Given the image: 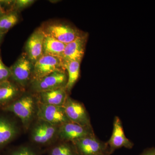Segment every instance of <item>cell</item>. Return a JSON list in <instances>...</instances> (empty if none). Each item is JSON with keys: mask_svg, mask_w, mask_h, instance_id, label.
I'll return each mask as SVG.
<instances>
[{"mask_svg": "<svg viewBox=\"0 0 155 155\" xmlns=\"http://www.w3.org/2000/svg\"><path fill=\"white\" fill-rule=\"evenodd\" d=\"M35 102L31 96H23L19 99L4 108L19 117L23 126L28 128L35 113Z\"/></svg>", "mask_w": 155, "mask_h": 155, "instance_id": "1", "label": "cell"}, {"mask_svg": "<svg viewBox=\"0 0 155 155\" xmlns=\"http://www.w3.org/2000/svg\"><path fill=\"white\" fill-rule=\"evenodd\" d=\"M42 29L45 34L66 45L85 33L72 25L58 22L51 23Z\"/></svg>", "mask_w": 155, "mask_h": 155, "instance_id": "2", "label": "cell"}, {"mask_svg": "<svg viewBox=\"0 0 155 155\" xmlns=\"http://www.w3.org/2000/svg\"><path fill=\"white\" fill-rule=\"evenodd\" d=\"M61 58L43 55L33 64L32 80L40 79L58 71H65Z\"/></svg>", "mask_w": 155, "mask_h": 155, "instance_id": "3", "label": "cell"}, {"mask_svg": "<svg viewBox=\"0 0 155 155\" xmlns=\"http://www.w3.org/2000/svg\"><path fill=\"white\" fill-rule=\"evenodd\" d=\"M68 77L65 71H58L47 76L32 81L31 88L40 93L64 88L66 86Z\"/></svg>", "mask_w": 155, "mask_h": 155, "instance_id": "4", "label": "cell"}, {"mask_svg": "<svg viewBox=\"0 0 155 155\" xmlns=\"http://www.w3.org/2000/svg\"><path fill=\"white\" fill-rule=\"evenodd\" d=\"M37 116L39 119L45 121L55 126L70 122L66 115L63 107L51 105L40 103Z\"/></svg>", "mask_w": 155, "mask_h": 155, "instance_id": "5", "label": "cell"}, {"mask_svg": "<svg viewBox=\"0 0 155 155\" xmlns=\"http://www.w3.org/2000/svg\"><path fill=\"white\" fill-rule=\"evenodd\" d=\"M33 64L27 54H22L11 67V77L21 86L28 84L32 75Z\"/></svg>", "mask_w": 155, "mask_h": 155, "instance_id": "6", "label": "cell"}, {"mask_svg": "<svg viewBox=\"0 0 155 155\" xmlns=\"http://www.w3.org/2000/svg\"><path fill=\"white\" fill-rule=\"evenodd\" d=\"M63 107L70 122L84 127H91L88 114L81 103L67 97Z\"/></svg>", "mask_w": 155, "mask_h": 155, "instance_id": "7", "label": "cell"}, {"mask_svg": "<svg viewBox=\"0 0 155 155\" xmlns=\"http://www.w3.org/2000/svg\"><path fill=\"white\" fill-rule=\"evenodd\" d=\"M57 134L61 139L73 142L94 135L91 127H84L71 122L60 126Z\"/></svg>", "mask_w": 155, "mask_h": 155, "instance_id": "8", "label": "cell"}, {"mask_svg": "<svg viewBox=\"0 0 155 155\" xmlns=\"http://www.w3.org/2000/svg\"><path fill=\"white\" fill-rule=\"evenodd\" d=\"M87 38V34L85 33L82 36L66 45L61 58L63 62L81 61L85 52Z\"/></svg>", "mask_w": 155, "mask_h": 155, "instance_id": "9", "label": "cell"}, {"mask_svg": "<svg viewBox=\"0 0 155 155\" xmlns=\"http://www.w3.org/2000/svg\"><path fill=\"white\" fill-rule=\"evenodd\" d=\"M45 33L42 28L33 32L28 38L25 45L26 54L34 64L43 55Z\"/></svg>", "mask_w": 155, "mask_h": 155, "instance_id": "10", "label": "cell"}, {"mask_svg": "<svg viewBox=\"0 0 155 155\" xmlns=\"http://www.w3.org/2000/svg\"><path fill=\"white\" fill-rule=\"evenodd\" d=\"M79 152L82 155H101L104 154L107 147L95 136H89L73 142Z\"/></svg>", "mask_w": 155, "mask_h": 155, "instance_id": "11", "label": "cell"}, {"mask_svg": "<svg viewBox=\"0 0 155 155\" xmlns=\"http://www.w3.org/2000/svg\"><path fill=\"white\" fill-rule=\"evenodd\" d=\"M57 126L40 120L31 131L32 140L38 144H44L51 141L58 133Z\"/></svg>", "mask_w": 155, "mask_h": 155, "instance_id": "12", "label": "cell"}, {"mask_svg": "<svg viewBox=\"0 0 155 155\" xmlns=\"http://www.w3.org/2000/svg\"><path fill=\"white\" fill-rule=\"evenodd\" d=\"M108 144L111 152L123 147L130 149L133 146V143L126 137L122 121L118 116L114 119L113 132Z\"/></svg>", "mask_w": 155, "mask_h": 155, "instance_id": "13", "label": "cell"}, {"mask_svg": "<svg viewBox=\"0 0 155 155\" xmlns=\"http://www.w3.org/2000/svg\"><path fill=\"white\" fill-rule=\"evenodd\" d=\"M65 87L40 93V103L51 105L63 107L67 97Z\"/></svg>", "mask_w": 155, "mask_h": 155, "instance_id": "14", "label": "cell"}, {"mask_svg": "<svg viewBox=\"0 0 155 155\" xmlns=\"http://www.w3.org/2000/svg\"><path fill=\"white\" fill-rule=\"evenodd\" d=\"M18 129L13 121L0 117V147L13 140L17 136Z\"/></svg>", "mask_w": 155, "mask_h": 155, "instance_id": "15", "label": "cell"}, {"mask_svg": "<svg viewBox=\"0 0 155 155\" xmlns=\"http://www.w3.org/2000/svg\"><path fill=\"white\" fill-rule=\"evenodd\" d=\"M43 55L62 58L66 44L45 34Z\"/></svg>", "mask_w": 155, "mask_h": 155, "instance_id": "16", "label": "cell"}, {"mask_svg": "<svg viewBox=\"0 0 155 155\" xmlns=\"http://www.w3.org/2000/svg\"><path fill=\"white\" fill-rule=\"evenodd\" d=\"M81 62L69 61L63 62L64 68L68 72V80L65 87L67 92L71 91L79 78Z\"/></svg>", "mask_w": 155, "mask_h": 155, "instance_id": "17", "label": "cell"}, {"mask_svg": "<svg viewBox=\"0 0 155 155\" xmlns=\"http://www.w3.org/2000/svg\"><path fill=\"white\" fill-rule=\"evenodd\" d=\"M18 93L19 89L17 87L8 81L0 83V104L11 101Z\"/></svg>", "mask_w": 155, "mask_h": 155, "instance_id": "18", "label": "cell"}, {"mask_svg": "<svg viewBox=\"0 0 155 155\" xmlns=\"http://www.w3.org/2000/svg\"><path fill=\"white\" fill-rule=\"evenodd\" d=\"M18 16L16 13L5 14L0 18V33L4 34L17 24Z\"/></svg>", "mask_w": 155, "mask_h": 155, "instance_id": "19", "label": "cell"}, {"mask_svg": "<svg viewBox=\"0 0 155 155\" xmlns=\"http://www.w3.org/2000/svg\"><path fill=\"white\" fill-rule=\"evenodd\" d=\"M50 155H76V154L69 145L62 144L53 148Z\"/></svg>", "mask_w": 155, "mask_h": 155, "instance_id": "20", "label": "cell"}, {"mask_svg": "<svg viewBox=\"0 0 155 155\" xmlns=\"http://www.w3.org/2000/svg\"><path fill=\"white\" fill-rule=\"evenodd\" d=\"M11 75L10 68L5 65L0 57V83L8 81Z\"/></svg>", "mask_w": 155, "mask_h": 155, "instance_id": "21", "label": "cell"}, {"mask_svg": "<svg viewBox=\"0 0 155 155\" xmlns=\"http://www.w3.org/2000/svg\"><path fill=\"white\" fill-rule=\"evenodd\" d=\"M10 155H37L36 153L28 147H22L12 152Z\"/></svg>", "mask_w": 155, "mask_h": 155, "instance_id": "22", "label": "cell"}, {"mask_svg": "<svg viewBox=\"0 0 155 155\" xmlns=\"http://www.w3.org/2000/svg\"><path fill=\"white\" fill-rule=\"evenodd\" d=\"M34 2L33 0H17L14 1V6L16 9L22 10L30 6Z\"/></svg>", "mask_w": 155, "mask_h": 155, "instance_id": "23", "label": "cell"}, {"mask_svg": "<svg viewBox=\"0 0 155 155\" xmlns=\"http://www.w3.org/2000/svg\"><path fill=\"white\" fill-rule=\"evenodd\" d=\"M141 155H155V149H150L145 151Z\"/></svg>", "mask_w": 155, "mask_h": 155, "instance_id": "24", "label": "cell"}, {"mask_svg": "<svg viewBox=\"0 0 155 155\" xmlns=\"http://www.w3.org/2000/svg\"><path fill=\"white\" fill-rule=\"evenodd\" d=\"M5 10L3 9L2 7L1 2H0V18L2 17L3 16H4V15H5Z\"/></svg>", "mask_w": 155, "mask_h": 155, "instance_id": "25", "label": "cell"}, {"mask_svg": "<svg viewBox=\"0 0 155 155\" xmlns=\"http://www.w3.org/2000/svg\"><path fill=\"white\" fill-rule=\"evenodd\" d=\"M3 35H4V34L0 33V41H1V40H2V38L3 36Z\"/></svg>", "mask_w": 155, "mask_h": 155, "instance_id": "26", "label": "cell"}, {"mask_svg": "<svg viewBox=\"0 0 155 155\" xmlns=\"http://www.w3.org/2000/svg\"><path fill=\"white\" fill-rule=\"evenodd\" d=\"M108 155V154H102V155Z\"/></svg>", "mask_w": 155, "mask_h": 155, "instance_id": "27", "label": "cell"}]
</instances>
